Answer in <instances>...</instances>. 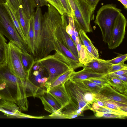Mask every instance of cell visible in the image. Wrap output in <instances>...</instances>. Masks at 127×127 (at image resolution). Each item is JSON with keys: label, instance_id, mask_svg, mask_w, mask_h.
I'll return each mask as SVG.
<instances>
[{"label": "cell", "instance_id": "2", "mask_svg": "<svg viewBox=\"0 0 127 127\" xmlns=\"http://www.w3.org/2000/svg\"><path fill=\"white\" fill-rule=\"evenodd\" d=\"M24 80L12 73L6 62L0 65V95L15 103L22 111H28V108Z\"/></svg>", "mask_w": 127, "mask_h": 127}, {"label": "cell", "instance_id": "28", "mask_svg": "<svg viewBox=\"0 0 127 127\" xmlns=\"http://www.w3.org/2000/svg\"><path fill=\"white\" fill-rule=\"evenodd\" d=\"M7 40L0 32V65L6 62L7 47Z\"/></svg>", "mask_w": 127, "mask_h": 127}, {"label": "cell", "instance_id": "10", "mask_svg": "<svg viewBox=\"0 0 127 127\" xmlns=\"http://www.w3.org/2000/svg\"><path fill=\"white\" fill-rule=\"evenodd\" d=\"M95 98L107 99L116 105L120 109L127 107V96L116 91L110 85L103 87L98 93L94 94Z\"/></svg>", "mask_w": 127, "mask_h": 127}, {"label": "cell", "instance_id": "24", "mask_svg": "<svg viewBox=\"0 0 127 127\" xmlns=\"http://www.w3.org/2000/svg\"><path fill=\"white\" fill-rule=\"evenodd\" d=\"M34 17L32 16L29 19V28L27 38L29 53L32 56L34 50V32L33 29Z\"/></svg>", "mask_w": 127, "mask_h": 127}, {"label": "cell", "instance_id": "3", "mask_svg": "<svg viewBox=\"0 0 127 127\" xmlns=\"http://www.w3.org/2000/svg\"><path fill=\"white\" fill-rule=\"evenodd\" d=\"M55 51L53 55H49L35 61L39 63L47 71L49 77L46 83L51 82L71 68L74 70L84 66L79 62L68 58L61 52L58 50Z\"/></svg>", "mask_w": 127, "mask_h": 127}, {"label": "cell", "instance_id": "47", "mask_svg": "<svg viewBox=\"0 0 127 127\" xmlns=\"http://www.w3.org/2000/svg\"><path fill=\"white\" fill-rule=\"evenodd\" d=\"M66 32L71 37L72 34V29L71 25L68 23L66 27Z\"/></svg>", "mask_w": 127, "mask_h": 127}, {"label": "cell", "instance_id": "27", "mask_svg": "<svg viewBox=\"0 0 127 127\" xmlns=\"http://www.w3.org/2000/svg\"><path fill=\"white\" fill-rule=\"evenodd\" d=\"M56 50L61 52L66 57L70 59L77 62H79L78 59L72 53L55 37V51Z\"/></svg>", "mask_w": 127, "mask_h": 127}, {"label": "cell", "instance_id": "18", "mask_svg": "<svg viewBox=\"0 0 127 127\" xmlns=\"http://www.w3.org/2000/svg\"><path fill=\"white\" fill-rule=\"evenodd\" d=\"M25 85V90L26 96H33L38 97L45 91L46 88L38 87L33 83L27 77L24 80Z\"/></svg>", "mask_w": 127, "mask_h": 127}, {"label": "cell", "instance_id": "31", "mask_svg": "<svg viewBox=\"0 0 127 127\" xmlns=\"http://www.w3.org/2000/svg\"><path fill=\"white\" fill-rule=\"evenodd\" d=\"M87 80L102 87L107 85H110L105 75L100 77L91 78Z\"/></svg>", "mask_w": 127, "mask_h": 127}, {"label": "cell", "instance_id": "8", "mask_svg": "<svg viewBox=\"0 0 127 127\" xmlns=\"http://www.w3.org/2000/svg\"><path fill=\"white\" fill-rule=\"evenodd\" d=\"M21 50L17 46L9 41L7 44L6 62L12 73L24 80L28 77V75L24 70L21 60Z\"/></svg>", "mask_w": 127, "mask_h": 127}, {"label": "cell", "instance_id": "13", "mask_svg": "<svg viewBox=\"0 0 127 127\" xmlns=\"http://www.w3.org/2000/svg\"><path fill=\"white\" fill-rule=\"evenodd\" d=\"M44 109L52 114H62L60 110L62 107L58 101L50 94L45 91L39 97Z\"/></svg>", "mask_w": 127, "mask_h": 127}, {"label": "cell", "instance_id": "48", "mask_svg": "<svg viewBox=\"0 0 127 127\" xmlns=\"http://www.w3.org/2000/svg\"><path fill=\"white\" fill-rule=\"evenodd\" d=\"M123 5L125 8L126 10L127 8V0H118Z\"/></svg>", "mask_w": 127, "mask_h": 127}, {"label": "cell", "instance_id": "33", "mask_svg": "<svg viewBox=\"0 0 127 127\" xmlns=\"http://www.w3.org/2000/svg\"><path fill=\"white\" fill-rule=\"evenodd\" d=\"M94 112L95 113V116L97 118L103 117L125 119L127 117L125 115H118L111 113H104L97 111Z\"/></svg>", "mask_w": 127, "mask_h": 127}, {"label": "cell", "instance_id": "17", "mask_svg": "<svg viewBox=\"0 0 127 127\" xmlns=\"http://www.w3.org/2000/svg\"><path fill=\"white\" fill-rule=\"evenodd\" d=\"M5 5L11 17L16 30L28 47L27 39L23 33L17 18L16 14V11L13 8L9 0H6L5 3Z\"/></svg>", "mask_w": 127, "mask_h": 127}, {"label": "cell", "instance_id": "15", "mask_svg": "<svg viewBox=\"0 0 127 127\" xmlns=\"http://www.w3.org/2000/svg\"><path fill=\"white\" fill-rule=\"evenodd\" d=\"M112 64L107 60L100 59H95L85 66L95 72L104 75L110 73Z\"/></svg>", "mask_w": 127, "mask_h": 127}, {"label": "cell", "instance_id": "35", "mask_svg": "<svg viewBox=\"0 0 127 127\" xmlns=\"http://www.w3.org/2000/svg\"><path fill=\"white\" fill-rule=\"evenodd\" d=\"M127 54H120L116 57L107 61L111 64H117L124 63L127 60Z\"/></svg>", "mask_w": 127, "mask_h": 127}, {"label": "cell", "instance_id": "39", "mask_svg": "<svg viewBox=\"0 0 127 127\" xmlns=\"http://www.w3.org/2000/svg\"><path fill=\"white\" fill-rule=\"evenodd\" d=\"M89 51L93 55L95 59L99 58V54L98 50L93 44L87 47Z\"/></svg>", "mask_w": 127, "mask_h": 127}, {"label": "cell", "instance_id": "41", "mask_svg": "<svg viewBox=\"0 0 127 127\" xmlns=\"http://www.w3.org/2000/svg\"><path fill=\"white\" fill-rule=\"evenodd\" d=\"M87 3L91 7L94 13L96 7L100 0H83Z\"/></svg>", "mask_w": 127, "mask_h": 127}, {"label": "cell", "instance_id": "1", "mask_svg": "<svg viewBox=\"0 0 127 127\" xmlns=\"http://www.w3.org/2000/svg\"><path fill=\"white\" fill-rule=\"evenodd\" d=\"M47 11L42 15L41 25L33 28L34 50L32 56L35 61L49 55L55 50V33L62 23L65 14L61 15L50 4Z\"/></svg>", "mask_w": 127, "mask_h": 127}, {"label": "cell", "instance_id": "5", "mask_svg": "<svg viewBox=\"0 0 127 127\" xmlns=\"http://www.w3.org/2000/svg\"><path fill=\"white\" fill-rule=\"evenodd\" d=\"M121 10L113 4L102 6L97 12L95 23L99 27L103 41L108 43L115 21Z\"/></svg>", "mask_w": 127, "mask_h": 127}, {"label": "cell", "instance_id": "44", "mask_svg": "<svg viewBox=\"0 0 127 127\" xmlns=\"http://www.w3.org/2000/svg\"><path fill=\"white\" fill-rule=\"evenodd\" d=\"M109 75L116 77L119 79L127 83V74H125L120 75H113L108 74Z\"/></svg>", "mask_w": 127, "mask_h": 127}, {"label": "cell", "instance_id": "9", "mask_svg": "<svg viewBox=\"0 0 127 127\" xmlns=\"http://www.w3.org/2000/svg\"><path fill=\"white\" fill-rule=\"evenodd\" d=\"M127 23L126 18L121 12L116 19L112 30L110 39L107 44L109 49H115L122 42L125 37Z\"/></svg>", "mask_w": 127, "mask_h": 127}, {"label": "cell", "instance_id": "14", "mask_svg": "<svg viewBox=\"0 0 127 127\" xmlns=\"http://www.w3.org/2000/svg\"><path fill=\"white\" fill-rule=\"evenodd\" d=\"M64 84L53 87L46 91L60 104L62 106V108L69 104L70 102V99L66 90Z\"/></svg>", "mask_w": 127, "mask_h": 127}, {"label": "cell", "instance_id": "19", "mask_svg": "<svg viewBox=\"0 0 127 127\" xmlns=\"http://www.w3.org/2000/svg\"><path fill=\"white\" fill-rule=\"evenodd\" d=\"M110 85L116 91L126 95H127V83L108 74L105 75Z\"/></svg>", "mask_w": 127, "mask_h": 127}, {"label": "cell", "instance_id": "40", "mask_svg": "<svg viewBox=\"0 0 127 127\" xmlns=\"http://www.w3.org/2000/svg\"><path fill=\"white\" fill-rule=\"evenodd\" d=\"M96 111L101 112L104 113H111L115 114L123 115L105 106L104 107L99 106L98 109Z\"/></svg>", "mask_w": 127, "mask_h": 127}, {"label": "cell", "instance_id": "38", "mask_svg": "<svg viewBox=\"0 0 127 127\" xmlns=\"http://www.w3.org/2000/svg\"><path fill=\"white\" fill-rule=\"evenodd\" d=\"M94 94L89 91H87L85 94L84 98L86 101L91 105L95 101Z\"/></svg>", "mask_w": 127, "mask_h": 127}, {"label": "cell", "instance_id": "43", "mask_svg": "<svg viewBox=\"0 0 127 127\" xmlns=\"http://www.w3.org/2000/svg\"><path fill=\"white\" fill-rule=\"evenodd\" d=\"M36 7H40L46 5L48 6V3L45 0H34Z\"/></svg>", "mask_w": 127, "mask_h": 127}, {"label": "cell", "instance_id": "6", "mask_svg": "<svg viewBox=\"0 0 127 127\" xmlns=\"http://www.w3.org/2000/svg\"><path fill=\"white\" fill-rule=\"evenodd\" d=\"M6 0H0V32L24 52L28 53L27 47L16 30L5 5Z\"/></svg>", "mask_w": 127, "mask_h": 127}, {"label": "cell", "instance_id": "45", "mask_svg": "<svg viewBox=\"0 0 127 127\" xmlns=\"http://www.w3.org/2000/svg\"><path fill=\"white\" fill-rule=\"evenodd\" d=\"M108 74L113 75H120L125 74H127V69H124L118 71Z\"/></svg>", "mask_w": 127, "mask_h": 127}, {"label": "cell", "instance_id": "4", "mask_svg": "<svg viewBox=\"0 0 127 127\" xmlns=\"http://www.w3.org/2000/svg\"><path fill=\"white\" fill-rule=\"evenodd\" d=\"M64 85L70 102L61 109L60 112L62 114L65 115L76 112L79 116L82 115L84 111L91 109V105L87 102L84 98L86 92L90 91L80 87L70 79L65 83Z\"/></svg>", "mask_w": 127, "mask_h": 127}, {"label": "cell", "instance_id": "29", "mask_svg": "<svg viewBox=\"0 0 127 127\" xmlns=\"http://www.w3.org/2000/svg\"><path fill=\"white\" fill-rule=\"evenodd\" d=\"M68 16H74V5L73 0H60Z\"/></svg>", "mask_w": 127, "mask_h": 127}, {"label": "cell", "instance_id": "37", "mask_svg": "<svg viewBox=\"0 0 127 127\" xmlns=\"http://www.w3.org/2000/svg\"><path fill=\"white\" fill-rule=\"evenodd\" d=\"M17 105L15 103L13 102L6 100L0 95V106L8 108Z\"/></svg>", "mask_w": 127, "mask_h": 127}, {"label": "cell", "instance_id": "36", "mask_svg": "<svg viewBox=\"0 0 127 127\" xmlns=\"http://www.w3.org/2000/svg\"><path fill=\"white\" fill-rule=\"evenodd\" d=\"M124 69H127V65L124 63L117 64H112L109 73Z\"/></svg>", "mask_w": 127, "mask_h": 127}, {"label": "cell", "instance_id": "20", "mask_svg": "<svg viewBox=\"0 0 127 127\" xmlns=\"http://www.w3.org/2000/svg\"><path fill=\"white\" fill-rule=\"evenodd\" d=\"M74 71V70L71 68L59 75L51 82L46 83L45 87L46 91L53 87L64 84L70 79L71 75Z\"/></svg>", "mask_w": 127, "mask_h": 127}, {"label": "cell", "instance_id": "26", "mask_svg": "<svg viewBox=\"0 0 127 127\" xmlns=\"http://www.w3.org/2000/svg\"><path fill=\"white\" fill-rule=\"evenodd\" d=\"M23 9L27 17L29 19L33 15L36 7L34 0H22Z\"/></svg>", "mask_w": 127, "mask_h": 127}, {"label": "cell", "instance_id": "12", "mask_svg": "<svg viewBox=\"0 0 127 127\" xmlns=\"http://www.w3.org/2000/svg\"><path fill=\"white\" fill-rule=\"evenodd\" d=\"M48 77L46 69L39 63L35 61L28 74V79L38 87L45 88V86Z\"/></svg>", "mask_w": 127, "mask_h": 127}, {"label": "cell", "instance_id": "7", "mask_svg": "<svg viewBox=\"0 0 127 127\" xmlns=\"http://www.w3.org/2000/svg\"><path fill=\"white\" fill-rule=\"evenodd\" d=\"M74 5L73 17L77 31L80 29L86 33L92 32L91 24L93 12L90 6L83 0H73Z\"/></svg>", "mask_w": 127, "mask_h": 127}, {"label": "cell", "instance_id": "30", "mask_svg": "<svg viewBox=\"0 0 127 127\" xmlns=\"http://www.w3.org/2000/svg\"><path fill=\"white\" fill-rule=\"evenodd\" d=\"M95 99L99 100L101 101L106 107L127 116V113L121 111L119 107L110 101L101 98Z\"/></svg>", "mask_w": 127, "mask_h": 127}, {"label": "cell", "instance_id": "23", "mask_svg": "<svg viewBox=\"0 0 127 127\" xmlns=\"http://www.w3.org/2000/svg\"><path fill=\"white\" fill-rule=\"evenodd\" d=\"M71 81L80 86L87 89L94 94L98 93L102 87L87 79Z\"/></svg>", "mask_w": 127, "mask_h": 127}, {"label": "cell", "instance_id": "11", "mask_svg": "<svg viewBox=\"0 0 127 127\" xmlns=\"http://www.w3.org/2000/svg\"><path fill=\"white\" fill-rule=\"evenodd\" d=\"M65 18L62 23L56 30L55 37L66 47L78 59V56L76 45L70 36L66 32V28L68 24V20Z\"/></svg>", "mask_w": 127, "mask_h": 127}, {"label": "cell", "instance_id": "42", "mask_svg": "<svg viewBox=\"0 0 127 127\" xmlns=\"http://www.w3.org/2000/svg\"><path fill=\"white\" fill-rule=\"evenodd\" d=\"M16 11L21 7H23L22 0H9Z\"/></svg>", "mask_w": 127, "mask_h": 127}, {"label": "cell", "instance_id": "46", "mask_svg": "<svg viewBox=\"0 0 127 127\" xmlns=\"http://www.w3.org/2000/svg\"><path fill=\"white\" fill-rule=\"evenodd\" d=\"M91 108L90 110L95 112L97 111L98 109L99 106L95 101L93 102Z\"/></svg>", "mask_w": 127, "mask_h": 127}, {"label": "cell", "instance_id": "16", "mask_svg": "<svg viewBox=\"0 0 127 127\" xmlns=\"http://www.w3.org/2000/svg\"><path fill=\"white\" fill-rule=\"evenodd\" d=\"M104 74L97 73L91 69L85 66L82 70L74 71L71 75L70 80H83L92 78L102 76Z\"/></svg>", "mask_w": 127, "mask_h": 127}, {"label": "cell", "instance_id": "49", "mask_svg": "<svg viewBox=\"0 0 127 127\" xmlns=\"http://www.w3.org/2000/svg\"><path fill=\"white\" fill-rule=\"evenodd\" d=\"M95 101L97 102L98 105L99 106L101 107H104L105 106L103 103L100 100L95 99Z\"/></svg>", "mask_w": 127, "mask_h": 127}, {"label": "cell", "instance_id": "22", "mask_svg": "<svg viewBox=\"0 0 127 127\" xmlns=\"http://www.w3.org/2000/svg\"><path fill=\"white\" fill-rule=\"evenodd\" d=\"M21 60L24 70L28 75L34 64L35 61L32 56L28 53L20 52Z\"/></svg>", "mask_w": 127, "mask_h": 127}, {"label": "cell", "instance_id": "34", "mask_svg": "<svg viewBox=\"0 0 127 127\" xmlns=\"http://www.w3.org/2000/svg\"><path fill=\"white\" fill-rule=\"evenodd\" d=\"M78 32L79 37L81 42L82 43L83 45L87 47L93 44L91 41L84 31L81 29H80L78 31Z\"/></svg>", "mask_w": 127, "mask_h": 127}, {"label": "cell", "instance_id": "32", "mask_svg": "<svg viewBox=\"0 0 127 127\" xmlns=\"http://www.w3.org/2000/svg\"><path fill=\"white\" fill-rule=\"evenodd\" d=\"M46 2L54 7L61 15L65 13L64 9L60 0H45Z\"/></svg>", "mask_w": 127, "mask_h": 127}, {"label": "cell", "instance_id": "25", "mask_svg": "<svg viewBox=\"0 0 127 127\" xmlns=\"http://www.w3.org/2000/svg\"><path fill=\"white\" fill-rule=\"evenodd\" d=\"M78 56L79 61L85 66L93 59H95L89 51L87 47L83 44L81 45Z\"/></svg>", "mask_w": 127, "mask_h": 127}, {"label": "cell", "instance_id": "21", "mask_svg": "<svg viewBox=\"0 0 127 127\" xmlns=\"http://www.w3.org/2000/svg\"><path fill=\"white\" fill-rule=\"evenodd\" d=\"M16 14L23 33L27 39L29 28V19L26 16L22 7L19 8L16 11Z\"/></svg>", "mask_w": 127, "mask_h": 127}]
</instances>
